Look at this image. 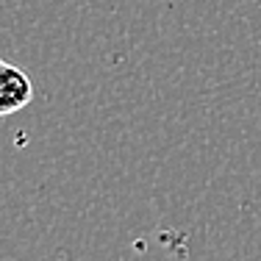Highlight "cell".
<instances>
[{"label": "cell", "mask_w": 261, "mask_h": 261, "mask_svg": "<svg viewBox=\"0 0 261 261\" xmlns=\"http://www.w3.org/2000/svg\"><path fill=\"white\" fill-rule=\"evenodd\" d=\"M34 100V84L28 72L14 64H0V117L22 111Z\"/></svg>", "instance_id": "obj_1"}, {"label": "cell", "mask_w": 261, "mask_h": 261, "mask_svg": "<svg viewBox=\"0 0 261 261\" xmlns=\"http://www.w3.org/2000/svg\"><path fill=\"white\" fill-rule=\"evenodd\" d=\"M0 64H3V61H0Z\"/></svg>", "instance_id": "obj_2"}]
</instances>
